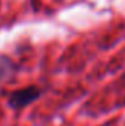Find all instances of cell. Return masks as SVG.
Returning a JSON list of instances; mask_svg holds the SVG:
<instances>
[{"label": "cell", "mask_w": 125, "mask_h": 126, "mask_svg": "<svg viewBox=\"0 0 125 126\" xmlns=\"http://www.w3.org/2000/svg\"><path fill=\"white\" fill-rule=\"evenodd\" d=\"M18 64L10 60L7 56H3L0 54V82L6 81V79H10L16 72H18Z\"/></svg>", "instance_id": "7a4b0ae2"}, {"label": "cell", "mask_w": 125, "mask_h": 126, "mask_svg": "<svg viewBox=\"0 0 125 126\" xmlns=\"http://www.w3.org/2000/svg\"><path fill=\"white\" fill-rule=\"evenodd\" d=\"M43 95V90L37 85H28L12 91L7 97V106L13 110H21L35 103Z\"/></svg>", "instance_id": "6da1fadb"}]
</instances>
